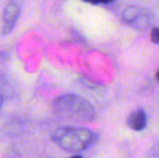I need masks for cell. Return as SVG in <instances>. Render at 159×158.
<instances>
[{
  "label": "cell",
  "mask_w": 159,
  "mask_h": 158,
  "mask_svg": "<svg viewBox=\"0 0 159 158\" xmlns=\"http://www.w3.org/2000/svg\"><path fill=\"white\" fill-rule=\"evenodd\" d=\"M52 111L61 119L77 124L92 122L96 117L92 104L77 94H63L55 97L52 101Z\"/></svg>",
  "instance_id": "cell-1"
},
{
  "label": "cell",
  "mask_w": 159,
  "mask_h": 158,
  "mask_svg": "<svg viewBox=\"0 0 159 158\" xmlns=\"http://www.w3.org/2000/svg\"><path fill=\"white\" fill-rule=\"evenodd\" d=\"M52 141L68 153H79L96 143L98 133L82 127H61L53 131Z\"/></svg>",
  "instance_id": "cell-2"
},
{
  "label": "cell",
  "mask_w": 159,
  "mask_h": 158,
  "mask_svg": "<svg viewBox=\"0 0 159 158\" xmlns=\"http://www.w3.org/2000/svg\"><path fill=\"white\" fill-rule=\"evenodd\" d=\"M121 19L125 23L130 25H146L149 23V14L145 12L140 6L131 4L124 9L121 13Z\"/></svg>",
  "instance_id": "cell-3"
},
{
  "label": "cell",
  "mask_w": 159,
  "mask_h": 158,
  "mask_svg": "<svg viewBox=\"0 0 159 158\" xmlns=\"http://www.w3.org/2000/svg\"><path fill=\"white\" fill-rule=\"evenodd\" d=\"M20 16V7L15 2H10L6 6L2 13V34L8 35L16 25Z\"/></svg>",
  "instance_id": "cell-4"
},
{
  "label": "cell",
  "mask_w": 159,
  "mask_h": 158,
  "mask_svg": "<svg viewBox=\"0 0 159 158\" xmlns=\"http://www.w3.org/2000/svg\"><path fill=\"white\" fill-rule=\"evenodd\" d=\"M147 115L143 108L132 112L127 119V124L130 129L134 131H142L147 126Z\"/></svg>",
  "instance_id": "cell-5"
},
{
  "label": "cell",
  "mask_w": 159,
  "mask_h": 158,
  "mask_svg": "<svg viewBox=\"0 0 159 158\" xmlns=\"http://www.w3.org/2000/svg\"><path fill=\"white\" fill-rule=\"evenodd\" d=\"M151 40L154 43H159V28L154 27L151 32Z\"/></svg>",
  "instance_id": "cell-6"
},
{
  "label": "cell",
  "mask_w": 159,
  "mask_h": 158,
  "mask_svg": "<svg viewBox=\"0 0 159 158\" xmlns=\"http://www.w3.org/2000/svg\"><path fill=\"white\" fill-rule=\"evenodd\" d=\"M2 103H3V97H2V94L0 93V107H1Z\"/></svg>",
  "instance_id": "cell-7"
},
{
  "label": "cell",
  "mask_w": 159,
  "mask_h": 158,
  "mask_svg": "<svg viewBox=\"0 0 159 158\" xmlns=\"http://www.w3.org/2000/svg\"><path fill=\"white\" fill-rule=\"evenodd\" d=\"M69 158H84V157L80 156V155H76V156H71V157H69Z\"/></svg>",
  "instance_id": "cell-8"
},
{
  "label": "cell",
  "mask_w": 159,
  "mask_h": 158,
  "mask_svg": "<svg viewBox=\"0 0 159 158\" xmlns=\"http://www.w3.org/2000/svg\"><path fill=\"white\" fill-rule=\"evenodd\" d=\"M156 78H157L158 82H159V70H158V72H157V74H156Z\"/></svg>",
  "instance_id": "cell-9"
}]
</instances>
